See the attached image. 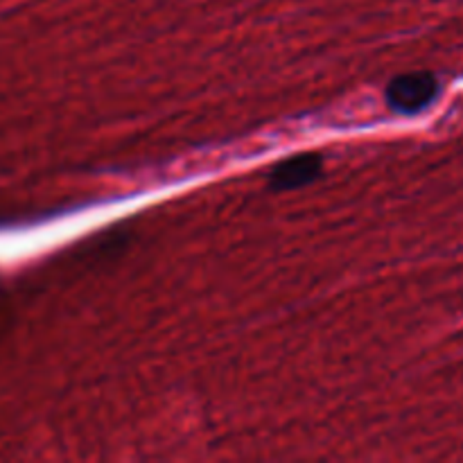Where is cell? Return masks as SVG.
Here are the masks:
<instances>
[{"label": "cell", "instance_id": "obj_1", "mask_svg": "<svg viewBox=\"0 0 463 463\" xmlns=\"http://www.w3.org/2000/svg\"><path fill=\"white\" fill-rule=\"evenodd\" d=\"M439 80L432 72H405L387 86V102L401 113H419L437 99Z\"/></svg>", "mask_w": 463, "mask_h": 463}, {"label": "cell", "instance_id": "obj_2", "mask_svg": "<svg viewBox=\"0 0 463 463\" xmlns=\"http://www.w3.org/2000/svg\"><path fill=\"white\" fill-rule=\"evenodd\" d=\"M321 170H324V161H321L319 154H297V156L279 163V165L271 170V176H269L271 188L274 190L303 188V185L319 179Z\"/></svg>", "mask_w": 463, "mask_h": 463}]
</instances>
